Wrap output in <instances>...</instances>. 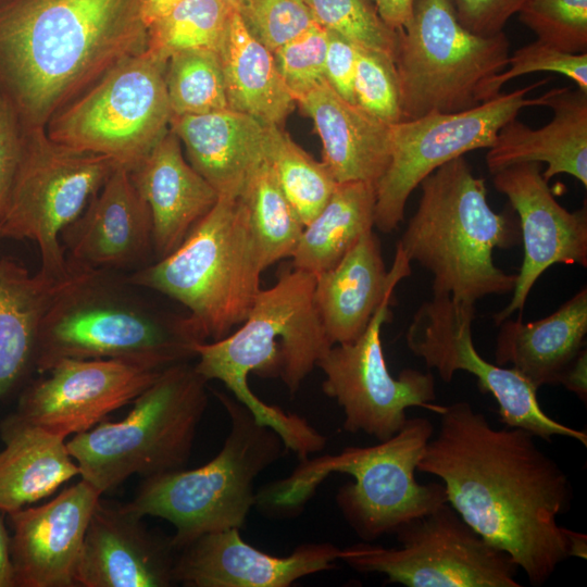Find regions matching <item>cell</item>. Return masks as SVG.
<instances>
[{"label":"cell","instance_id":"cell-1","mask_svg":"<svg viewBox=\"0 0 587 587\" xmlns=\"http://www.w3.org/2000/svg\"><path fill=\"white\" fill-rule=\"evenodd\" d=\"M417 471L445 486L448 503L484 539L505 551L533 586L569 555L566 514L574 497L563 469L532 433L495 428L471 403L444 407Z\"/></svg>","mask_w":587,"mask_h":587},{"label":"cell","instance_id":"cell-2","mask_svg":"<svg viewBox=\"0 0 587 587\" xmlns=\"http://www.w3.org/2000/svg\"><path fill=\"white\" fill-rule=\"evenodd\" d=\"M147 38L141 0H0V91L46 127Z\"/></svg>","mask_w":587,"mask_h":587},{"label":"cell","instance_id":"cell-3","mask_svg":"<svg viewBox=\"0 0 587 587\" xmlns=\"http://www.w3.org/2000/svg\"><path fill=\"white\" fill-rule=\"evenodd\" d=\"M315 275L292 268L261 289L241 326L226 337L195 347L196 371L222 382L261 424L282 438L300 460L323 450L326 438L303 417L259 399L248 375L280 377L295 395L333 346L314 303Z\"/></svg>","mask_w":587,"mask_h":587},{"label":"cell","instance_id":"cell-4","mask_svg":"<svg viewBox=\"0 0 587 587\" xmlns=\"http://www.w3.org/2000/svg\"><path fill=\"white\" fill-rule=\"evenodd\" d=\"M72 266L39 326L38 372L65 359L120 360L163 370L196 357L202 341L188 315L158 309L111 272Z\"/></svg>","mask_w":587,"mask_h":587},{"label":"cell","instance_id":"cell-5","mask_svg":"<svg viewBox=\"0 0 587 587\" xmlns=\"http://www.w3.org/2000/svg\"><path fill=\"white\" fill-rule=\"evenodd\" d=\"M415 213L397 245L433 276V295L467 304L512 292L516 274L499 268L492 252L520 241L517 227L487 200L485 180L464 157L439 166L421 184Z\"/></svg>","mask_w":587,"mask_h":587},{"label":"cell","instance_id":"cell-6","mask_svg":"<svg viewBox=\"0 0 587 587\" xmlns=\"http://www.w3.org/2000/svg\"><path fill=\"white\" fill-rule=\"evenodd\" d=\"M433 434L427 419L408 417L397 434L377 445L302 460L287 477L263 487L255 505L271 513H295L328 475L345 473L354 482L338 489L336 502L354 533L367 542L395 534L448 502L442 484H420L415 478Z\"/></svg>","mask_w":587,"mask_h":587},{"label":"cell","instance_id":"cell-7","mask_svg":"<svg viewBox=\"0 0 587 587\" xmlns=\"http://www.w3.org/2000/svg\"><path fill=\"white\" fill-rule=\"evenodd\" d=\"M263 271L241 199L218 197L173 252L123 278L183 304L207 342L226 337L246 320L261 290Z\"/></svg>","mask_w":587,"mask_h":587},{"label":"cell","instance_id":"cell-8","mask_svg":"<svg viewBox=\"0 0 587 587\" xmlns=\"http://www.w3.org/2000/svg\"><path fill=\"white\" fill-rule=\"evenodd\" d=\"M215 395L230 423L218 453L200 467L143 478L134 499L122 504L139 517L168 521L175 528L170 539L175 551L205 534L240 529L255 505V478L284 452L276 432L258 422L236 399Z\"/></svg>","mask_w":587,"mask_h":587},{"label":"cell","instance_id":"cell-9","mask_svg":"<svg viewBox=\"0 0 587 587\" xmlns=\"http://www.w3.org/2000/svg\"><path fill=\"white\" fill-rule=\"evenodd\" d=\"M207 383L195 365L172 364L123 420H104L73 436L66 447L80 477L103 494L134 474L147 478L183 469L207 410Z\"/></svg>","mask_w":587,"mask_h":587},{"label":"cell","instance_id":"cell-10","mask_svg":"<svg viewBox=\"0 0 587 587\" xmlns=\"http://www.w3.org/2000/svg\"><path fill=\"white\" fill-rule=\"evenodd\" d=\"M509 48L504 32L480 36L464 28L451 0H414L394 58L401 121L465 111L496 97L494 80L508 66Z\"/></svg>","mask_w":587,"mask_h":587},{"label":"cell","instance_id":"cell-11","mask_svg":"<svg viewBox=\"0 0 587 587\" xmlns=\"http://www.w3.org/2000/svg\"><path fill=\"white\" fill-rule=\"evenodd\" d=\"M166 63L147 47L124 59L59 110L46 125L47 135L132 171L170 130Z\"/></svg>","mask_w":587,"mask_h":587},{"label":"cell","instance_id":"cell-12","mask_svg":"<svg viewBox=\"0 0 587 587\" xmlns=\"http://www.w3.org/2000/svg\"><path fill=\"white\" fill-rule=\"evenodd\" d=\"M118 164L109 157L71 149L49 138L46 127H26L24 152L0 224V239H29L40 254V272L66 277L62 232L84 211Z\"/></svg>","mask_w":587,"mask_h":587},{"label":"cell","instance_id":"cell-13","mask_svg":"<svg viewBox=\"0 0 587 587\" xmlns=\"http://www.w3.org/2000/svg\"><path fill=\"white\" fill-rule=\"evenodd\" d=\"M399 547L367 541L339 551L360 573L384 574L407 587H521L519 566L476 533L448 503L402 526Z\"/></svg>","mask_w":587,"mask_h":587},{"label":"cell","instance_id":"cell-14","mask_svg":"<svg viewBox=\"0 0 587 587\" xmlns=\"http://www.w3.org/2000/svg\"><path fill=\"white\" fill-rule=\"evenodd\" d=\"M541 79L479 105L454 113L430 112L389 126L390 154L376 184L375 227L391 233L403 221L407 201L430 173L476 149H488L499 130L526 107H542V97L527 93Z\"/></svg>","mask_w":587,"mask_h":587},{"label":"cell","instance_id":"cell-15","mask_svg":"<svg viewBox=\"0 0 587 587\" xmlns=\"http://www.w3.org/2000/svg\"><path fill=\"white\" fill-rule=\"evenodd\" d=\"M475 304L458 302L446 295H433L416 310L405 339L414 355L435 369L449 383L454 373L473 374L478 387L498 403L500 421L535 437L551 441L554 436L575 439L587 446L586 432L564 425L547 415L535 388L514 369L486 361L477 352L472 336Z\"/></svg>","mask_w":587,"mask_h":587},{"label":"cell","instance_id":"cell-16","mask_svg":"<svg viewBox=\"0 0 587 587\" xmlns=\"http://www.w3.org/2000/svg\"><path fill=\"white\" fill-rule=\"evenodd\" d=\"M394 292L385 297L362 335L352 342L332 346L316 366L324 373L326 396L341 407L344 429L363 432L378 441L405 424L407 409L421 407L436 413L435 380L430 373L404 369L394 377L382 345L383 325L390 321Z\"/></svg>","mask_w":587,"mask_h":587},{"label":"cell","instance_id":"cell-17","mask_svg":"<svg viewBox=\"0 0 587 587\" xmlns=\"http://www.w3.org/2000/svg\"><path fill=\"white\" fill-rule=\"evenodd\" d=\"M163 370L120 360H61L25 389L16 415L64 438L75 436L132 403Z\"/></svg>","mask_w":587,"mask_h":587},{"label":"cell","instance_id":"cell-18","mask_svg":"<svg viewBox=\"0 0 587 587\" xmlns=\"http://www.w3.org/2000/svg\"><path fill=\"white\" fill-rule=\"evenodd\" d=\"M520 217L524 259L509 304L494 315L499 325L517 310L542 273L553 264L587 266V209L571 212L552 195L540 163H520L492 174Z\"/></svg>","mask_w":587,"mask_h":587},{"label":"cell","instance_id":"cell-19","mask_svg":"<svg viewBox=\"0 0 587 587\" xmlns=\"http://www.w3.org/2000/svg\"><path fill=\"white\" fill-rule=\"evenodd\" d=\"M67 262L103 272L147 264L153 253L149 208L129 170L117 165L80 215L61 234Z\"/></svg>","mask_w":587,"mask_h":587},{"label":"cell","instance_id":"cell-20","mask_svg":"<svg viewBox=\"0 0 587 587\" xmlns=\"http://www.w3.org/2000/svg\"><path fill=\"white\" fill-rule=\"evenodd\" d=\"M101 495L82 478L45 504L8 514L15 586L76 587L86 528Z\"/></svg>","mask_w":587,"mask_h":587},{"label":"cell","instance_id":"cell-21","mask_svg":"<svg viewBox=\"0 0 587 587\" xmlns=\"http://www.w3.org/2000/svg\"><path fill=\"white\" fill-rule=\"evenodd\" d=\"M239 530L205 534L179 550L174 582L186 587H288L339 560L340 548L329 542L303 544L284 557L265 553L247 544Z\"/></svg>","mask_w":587,"mask_h":587},{"label":"cell","instance_id":"cell-22","mask_svg":"<svg viewBox=\"0 0 587 587\" xmlns=\"http://www.w3.org/2000/svg\"><path fill=\"white\" fill-rule=\"evenodd\" d=\"M122 504L97 501L75 571L82 587H166L174 582L171 540L150 533Z\"/></svg>","mask_w":587,"mask_h":587},{"label":"cell","instance_id":"cell-23","mask_svg":"<svg viewBox=\"0 0 587 587\" xmlns=\"http://www.w3.org/2000/svg\"><path fill=\"white\" fill-rule=\"evenodd\" d=\"M410 263L397 245L387 271L379 239L372 229L334 267L315 276L314 303L333 346L352 342L362 335L385 297L411 274Z\"/></svg>","mask_w":587,"mask_h":587},{"label":"cell","instance_id":"cell-24","mask_svg":"<svg viewBox=\"0 0 587 587\" xmlns=\"http://www.w3.org/2000/svg\"><path fill=\"white\" fill-rule=\"evenodd\" d=\"M541 97L542 107L553 112L552 120L538 129L516 117L508 122L488 148L489 172L520 163H546L542 177L547 182L569 174L587 187V91L562 87Z\"/></svg>","mask_w":587,"mask_h":587},{"label":"cell","instance_id":"cell-25","mask_svg":"<svg viewBox=\"0 0 587 587\" xmlns=\"http://www.w3.org/2000/svg\"><path fill=\"white\" fill-rule=\"evenodd\" d=\"M129 172L150 211L155 260L173 252L220 197L189 164L171 129Z\"/></svg>","mask_w":587,"mask_h":587},{"label":"cell","instance_id":"cell-26","mask_svg":"<svg viewBox=\"0 0 587 587\" xmlns=\"http://www.w3.org/2000/svg\"><path fill=\"white\" fill-rule=\"evenodd\" d=\"M268 126L230 109L172 116L170 123L189 164L220 197L230 198L239 197L265 159Z\"/></svg>","mask_w":587,"mask_h":587},{"label":"cell","instance_id":"cell-27","mask_svg":"<svg viewBox=\"0 0 587 587\" xmlns=\"http://www.w3.org/2000/svg\"><path fill=\"white\" fill-rule=\"evenodd\" d=\"M323 145V163L337 183L376 186L390 154L389 126L342 98L326 79L297 100Z\"/></svg>","mask_w":587,"mask_h":587},{"label":"cell","instance_id":"cell-28","mask_svg":"<svg viewBox=\"0 0 587 587\" xmlns=\"http://www.w3.org/2000/svg\"><path fill=\"white\" fill-rule=\"evenodd\" d=\"M496 364L512 369L535 388L560 385L585 349L587 288L583 287L552 314L529 323L507 319L499 324Z\"/></svg>","mask_w":587,"mask_h":587},{"label":"cell","instance_id":"cell-29","mask_svg":"<svg viewBox=\"0 0 587 587\" xmlns=\"http://www.w3.org/2000/svg\"><path fill=\"white\" fill-rule=\"evenodd\" d=\"M0 511L11 513L51 496L79 475L65 438L18 415L2 425Z\"/></svg>","mask_w":587,"mask_h":587},{"label":"cell","instance_id":"cell-30","mask_svg":"<svg viewBox=\"0 0 587 587\" xmlns=\"http://www.w3.org/2000/svg\"><path fill=\"white\" fill-rule=\"evenodd\" d=\"M230 110L265 125L280 126L296 100L283 82L274 55L233 10L218 48Z\"/></svg>","mask_w":587,"mask_h":587},{"label":"cell","instance_id":"cell-31","mask_svg":"<svg viewBox=\"0 0 587 587\" xmlns=\"http://www.w3.org/2000/svg\"><path fill=\"white\" fill-rule=\"evenodd\" d=\"M72 272L53 279L0 258V399L34 366L43 314Z\"/></svg>","mask_w":587,"mask_h":587},{"label":"cell","instance_id":"cell-32","mask_svg":"<svg viewBox=\"0 0 587 587\" xmlns=\"http://www.w3.org/2000/svg\"><path fill=\"white\" fill-rule=\"evenodd\" d=\"M376 186L338 183L327 203L302 230L291 255L295 268L319 275L334 267L375 227Z\"/></svg>","mask_w":587,"mask_h":587},{"label":"cell","instance_id":"cell-33","mask_svg":"<svg viewBox=\"0 0 587 587\" xmlns=\"http://www.w3.org/2000/svg\"><path fill=\"white\" fill-rule=\"evenodd\" d=\"M239 198L247 210L264 270L291 258L304 226L265 159L251 174Z\"/></svg>","mask_w":587,"mask_h":587},{"label":"cell","instance_id":"cell-34","mask_svg":"<svg viewBox=\"0 0 587 587\" xmlns=\"http://www.w3.org/2000/svg\"><path fill=\"white\" fill-rule=\"evenodd\" d=\"M265 160L305 226L327 203L337 180L323 162L314 160L280 126L267 128Z\"/></svg>","mask_w":587,"mask_h":587},{"label":"cell","instance_id":"cell-35","mask_svg":"<svg viewBox=\"0 0 587 587\" xmlns=\"http://www.w3.org/2000/svg\"><path fill=\"white\" fill-rule=\"evenodd\" d=\"M165 86L172 116L227 110L220 53L212 49H190L170 55Z\"/></svg>","mask_w":587,"mask_h":587},{"label":"cell","instance_id":"cell-36","mask_svg":"<svg viewBox=\"0 0 587 587\" xmlns=\"http://www.w3.org/2000/svg\"><path fill=\"white\" fill-rule=\"evenodd\" d=\"M232 11L220 0H184L148 27L147 48L166 60L183 50L218 51Z\"/></svg>","mask_w":587,"mask_h":587},{"label":"cell","instance_id":"cell-37","mask_svg":"<svg viewBox=\"0 0 587 587\" xmlns=\"http://www.w3.org/2000/svg\"><path fill=\"white\" fill-rule=\"evenodd\" d=\"M316 24L361 48L395 58L397 32L378 15L372 0H304Z\"/></svg>","mask_w":587,"mask_h":587},{"label":"cell","instance_id":"cell-38","mask_svg":"<svg viewBox=\"0 0 587 587\" xmlns=\"http://www.w3.org/2000/svg\"><path fill=\"white\" fill-rule=\"evenodd\" d=\"M517 14L538 40L570 53L587 52V0H526Z\"/></svg>","mask_w":587,"mask_h":587},{"label":"cell","instance_id":"cell-39","mask_svg":"<svg viewBox=\"0 0 587 587\" xmlns=\"http://www.w3.org/2000/svg\"><path fill=\"white\" fill-rule=\"evenodd\" d=\"M353 96L355 104L375 118L388 125L401 122L399 83L394 57L358 47Z\"/></svg>","mask_w":587,"mask_h":587},{"label":"cell","instance_id":"cell-40","mask_svg":"<svg viewBox=\"0 0 587 587\" xmlns=\"http://www.w3.org/2000/svg\"><path fill=\"white\" fill-rule=\"evenodd\" d=\"M235 11L272 52L316 24L304 0H239Z\"/></svg>","mask_w":587,"mask_h":587},{"label":"cell","instance_id":"cell-41","mask_svg":"<svg viewBox=\"0 0 587 587\" xmlns=\"http://www.w3.org/2000/svg\"><path fill=\"white\" fill-rule=\"evenodd\" d=\"M327 40V30L315 24L273 52L279 75L296 103L325 80Z\"/></svg>","mask_w":587,"mask_h":587},{"label":"cell","instance_id":"cell-42","mask_svg":"<svg viewBox=\"0 0 587 587\" xmlns=\"http://www.w3.org/2000/svg\"><path fill=\"white\" fill-rule=\"evenodd\" d=\"M553 72L569 77L576 87L587 91V52L570 53L551 47L538 39L523 46L509 57L507 68L496 76L497 92L511 79L536 73Z\"/></svg>","mask_w":587,"mask_h":587},{"label":"cell","instance_id":"cell-43","mask_svg":"<svg viewBox=\"0 0 587 587\" xmlns=\"http://www.w3.org/2000/svg\"><path fill=\"white\" fill-rule=\"evenodd\" d=\"M25 133L17 110L0 91V224L21 165Z\"/></svg>","mask_w":587,"mask_h":587},{"label":"cell","instance_id":"cell-44","mask_svg":"<svg viewBox=\"0 0 587 587\" xmlns=\"http://www.w3.org/2000/svg\"><path fill=\"white\" fill-rule=\"evenodd\" d=\"M526 0H451L460 24L469 32L492 36L503 32L509 18Z\"/></svg>","mask_w":587,"mask_h":587},{"label":"cell","instance_id":"cell-45","mask_svg":"<svg viewBox=\"0 0 587 587\" xmlns=\"http://www.w3.org/2000/svg\"><path fill=\"white\" fill-rule=\"evenodd\" d=\"M325 79L346 100L354 102L353 83L358 47L342 36L327 30Z\"/></svg>","mask_w":587,"mask_h":587},{"label":"cell","instance_id":"cell-46","mask_svg":"<svg viewBox=\"0 0 587 587\" xmlns=\"http://www.w3.org/2000/svg\"><path fill=\"white\" fill-rule=\"evenodd\" d=\"M378 15L392 30L402 29L412 15L414 0H372Z\"/></svg>","mask_w":587,"mask_h":587},{"label":"cell","instance_id":"cell-47","mask_svg":"<svg viewBox=\"0 0 587 587\" xmlns=\"http://www.w3.org/2000/svg\"><path fill=\"white\" fill-rule=\"evenodd\" d=\"M560 385L574 392L584 403L587 400V352L579 353L574 363L565 372Z\"/></svg>","mask_w":587,"mask_h":587},{"label":"cell","instance_id":"cell-48","mask_svg":"<svg viewBox=\"0 0 587 587\" xmlns=\"http://www.w3.org/2000/svg\"><path fill=\"white\" fill-rule=\"evenodd\" d=\"M0 511V587H14L15 577L11 559L10 537Z\"/></svg>","mask_w":587,"mask_h":587},{"label":"cell","instance_id":"cell-49","mask_svg":"<svg viewBox=\"0 0 587 587\" xmlns=\"http://www.w3.org/2000/svg\"><path fill=\"white\" fill-rule=\"evenodd\" d=\"M184 0H141V17L147 28Z\"/></svg>","mask_w":587,"mask_h":587},{"label":"cell","instance_id":"cell-50","mask_svg":"<svg viewBox=\"0 0 587 587\" xmlns=\"http://www.w3.org/2000/svg\"><path fill=\"white\" fill-rule=\"evenodd\" d=\"M565 535L569 542V555L580 559L587 558V536L569 528H565Z\"/></svg>","mask_w":587,"mask_h":587},{"label":"cell","instance_id":"cell-51","mask_svg":"<svg viewBox=\"0 0 587 587\" xmlns=\"http://www.w3.org/2000/svg\"><path fill=\"white\" fill-rule=\"evenodd\" d=\"M220 1L232 10H236L239 2V0H220Z\"/></svg>","mask_w":587,"mask_h":587}]
</instances>
